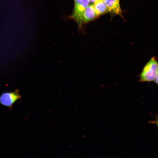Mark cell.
Returning <instances> with one entry per match:
<instances>
[{"label": "cell", "mask_w": 158, "mask_h": 158, "mask_svg": "<svg viewBox=\"0 0 158 158\" xmlns=\"http://www.w3.org/2000/svg\"><path fill=\"white\" fill-rule=\"evenodd\" d=\"M21 98L18 89L13 92H5L0 96V104L11 109L14 103Z\"/></svg>", "instance_id": "obj_3"}, {"label": "cell", "mask_w": 158, "mask_h": 158, "mask_svg": "<svg viewBox=\"0 0 158 158\" xmlns=\"http://www.w3.org/2000/svg\"><path fill=\"white\" fill-rule=\"evenodd\" d=\"M109 11L115 14L121 15V10L119 0H104Z\"/></svg>", "instance_id": "obj_4"}, {"label": "cell", "mask_w": 158, "mask_h": 158, "mask_svg": "<svg viewBox=\"0 0 158 158\" xmlns=\"http://www.w3.org/2000/svg\"><path fill=\"white\" fill-rule=\"evenodd\" d=\"M93 6L97 16L109 11L104 0H97Z\"/></svg>", "instance_id": "obj_6"}, {"label": "cell", "mask_w": 158, "mask_h": 158, "mask_svg": "<svg viewBox=\"0 0 158 158\" xmlns=\"http://www.w3.org/2000/svg\"><path fill=\"white\" fill-rule=\"evenodd\" d=\"M89 0H74V7L71 17L74 20L80 27L83 23V12L89 5Z\"/></svg>", "instance_id": "obj_2"}, {"label": "cell", "mask_w": 158, "mask_h": 158, "mask_svg": "<svg viewBox=\"0 0 158 158\" xmlns=\"http://www.w3.org/2000/svg\"><path fill=\"white\" fill-rule=\"evenodd\" d=\"M158 68V62L155 57H152L143 68L140 75V82H150L153 81Z\"/></svg>", "instance_id": "obj_1"}, {"label": "cell", "mask_w": 158, "mask_h": 158, "mask_svg": "<svg viewBox=\"0 0 158 158\" xmlns=\"http://www.w3.org/2000/svg\"><path fill=\"white\" fill-rule=\"evenodd\" d=\"M154 80V81L155 83L158 85V68Z\"/></svg>", "instance_id": "obj_8"}, {"label": "cell", "mask_w": 158, "mask_h": 158, "mask_svg": "<svg viewBox=\"0 0 158 158\" xmlns=\"http://www.w3.org/2000/svg\"><path fill=\"white\" fill-rule=\"evenodd\" d=\"M97 0H89V1L95 3Z\"/></svg>", "instance_id": "obj_9"}, {"label": "cell", "mask_w": 158, "mask_h": 158, "mask_svg": "<svg viewBox=\"0 0 158 158\" xmlns=\"http://www.w3.org/2000/svg\"><path fill=\"white\" fill-rule=\"evenodd\" d=\"M97 16L94 8L93 5H88L83 13V23L89 22Z\"/></svg>", "instance_id": "obj_5"}, {"label": "cell", "mask_w": 158, "mask_h": 158, "mask_svg": "<svg viewBox=\"0 0 158 158\" xmlns=\"http://www.w3.org/2000/svg\"><path fill=\"white\" fill-rule=\"evenodd\" d=\"M155 116V119L152 121H149V123L154 125L158 128V115H157Z\"/></svg>", "instance_id": "obj_7"}]
</instances>
